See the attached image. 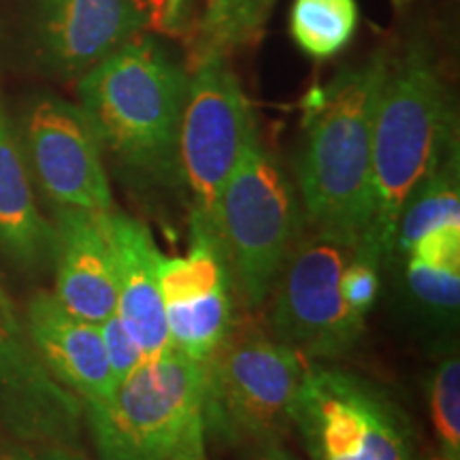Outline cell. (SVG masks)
Masks as SVG:
<instances>
[{"instance_id":"1","label":"cell","mask_w":460,"mask_h":460,"mask_svg":"<svg viewBox=\"0 0 460 460\" xmlns=\"http://www.w3.org/2000/svg\"><path fill=\"white\" fill-rule=\"evenodd\" d=\"M190 73L154 37H135L79 79L102 158L137 192L181 190L180 126Z\"/></svg>"},{"instance_id":"2","label":"cell","mask_w":460,"mask_h":460,"mask_svg":"<svg viewBox=\"0 0 460 460\" xmlns=\"http://www.w3.org/2000/svg\"><path fill=\"white\" fill-rule=\"evenodd\" d=\"M458 147L452 94L435 54L411 43L388 58L373 122L371 205L354 254L379 269L394 258V233L410 194Z\"/></svg>"},{"instance_id":"3","label":"cell","mask_w":460,"mask_h":460,"mask_svg":"<svg viewBox=\"0 0 460 460\" xmlns=\"http://www.w3.org/2000/svg\"><path fill=\"white\" fill-rule=\"evenodd\" d=\"M386 51L339 71L305 99L296 192L309 228L358 245L369 217L373 122L388 68Z\"/></svg>"},{"instance_id":"4","label":"cell","mask_w":460,"mask_h":460,"mask_svg":"<svg viewBox=\"0 0 460 460\" xmlns=\"http://www.w3.org/2000/svg\"><path fill=\"white\" fill-rule=\"evenodd\" d=\"M205 362L175 349L146 360L111 396L85 402L101 460H207Z\"/></svg>"},{"instance_id":"5","label":"cell","mask_w":460,"mask_h":460,"mask_svg":"<svg viewBox=\"0 0 460 460\" xmlns=\"http://www.w3.org/2000/svg\"><path fill=\"white\" fill-rule=\"evenodd\" d=\"M309 360L252 318H237L205 362V439L230 447L284 441Z\"/></svg>"},{"instance_id":"6","label":"cell","mask_w":460,"mask_h":460,"mask_svg":"<svg viewBox=\"0 0 460 460\" xmlns=\"http://www.w3.org/2000/svg\"><path fill=\"white\" fill-rule=\"evenodd\" d=\"M305 226L295 181L256 135L230 172L216 211V234L245 312L256 314L267 303Z\"/></svg>"},{"instance_id":"7","label":"cell","mask_w":460,"mask_h":460,"mask_svg":"<svg viewBox=\"0 0 460 460\" xmlns=\"http://www.w3.org/2000/svg\"><path fill=\"white\" fill-rule=\"evenodd\" d=\"M295 429L309 460H418L402 407L379 384L332 362L309 360Z\"/></svg>"},{"instance_id":"8","label":"cell","mask_w":460,"mask_h":460,"mask_svg":"<svg viewBox=\"0 0 460 460\" xmlns=\"http://www.w3.org/2000/svg\"><path fill=\"white\" fill-rule=\"evenodd\" d=\"M352 256L348 239L305 226L267 298V331L279 343L314 362H339L358 345L367 318L341 296V273Z\"/></svg>"},{"instance_id":"9","label":"cell","mask_w":460,"mask_h":460,"mask_svg":"<svg viewBox=\"0 0 460 460\" xmlns=\"http://www.w3.org/2000/svg\"><path fill=\"white\" fill-rule=\"evenodd\" d=\"M256 135L250 102L226 56L194 60L180 126V180L192 220L216 230L222 190Z\"/></svg>"},{"instance_id":"10","label":"cell","mask_w":460,"mask_h":460,"mask_svg":"<svg viewBox=\"0 0 460 460\" xmlns=\"http://www.w3.org/2000/svg\"><path fill=\"white\" fill-rule=\"evenodd\" d=\"M164 320L171 348L207 362L237 322V290L216 230L190 217L186 254L160 264Z\"/></svg>"},{"instance_id":"11","label":"cell","mask_w":460,"mask_h":460,"mask_svg":"<svg viewBox=\"0 0 460 460\" xmlns=\"http://www.w3.org/2000/svg\"><path fill=\"white\" fill-rule=\"evenodd\" d=\"M24 160L56 207L109 214L113 194L105 158L82 107L39 99L24 119Z\"/></svg>"},{"instance_id":"12","label":"cell","mask_w":460,"mask_h":460,"mask_svg":"<svg viewBox=\"0 0 460 460\" xmlns=\"http://www.w3.org/2000/svg\"><path fill=\"white\" fill-rule=\"evenodd\" d=\"M84 401L48 369L13 303L0 301V430L32 446H71Z\"/></svg>"},{"instance_id":"13","label":"cell","mask_w":460,"mask_h":460,"mask_svg":"<svg viewBox=\"0 0 460 460\" xmlns=\"http://www.w3.org/2000/svg\"><path fill=\"white\" fill-rule=\"evenodd\" d=\"M149 24L147 0H39L34 31L45 65L84 75Z\"/></svg>"},{"instance_id":"14","label":"cell","mask_w":460,"mask_h":460,"mask_svg":"<svg viewBox=\"0 0 460 460\" xmlns=\"http://www.w3.org/2000/svg\"><path fill=\"white\" fill-rule=\"evenodd\" d=\"M115 211V209H113ZM109 214L56 207V290L68 312L101 324L115 314V254Z\"/></svg>"},{"instance_id":"15","label":"cell","mask_w":460,"mask_h":460,"mask_svg":"<svg viewBox=\"0 0 460 460\" xmlns=\"http://www.w3.org/2000/svg\"><path fill=\"white\" fill-rule=\"evenodd\" d=\"M115 254V314L141 348L146 360L171 352L164 320L160 264L164 254L146 222L113 211L109 217Z\"/></svg>"},{"instance_id":"16","label":"cell","mask_w":460,"mask_h":460,"mask_svg":"<svg viewBox=\"0 0 460 460\" xmlns=\"http://www.w3.org/2000/svg\"><path fill=\"white\" fill-rule=\"evenodd\" d=\"M24 326L48 369L85 402L113 394L101 326L62 307L51 292H37L26 309Z\"/></svg>"},{"instance_id":"17","label":"cell","mask_w":460,"mask_h":460,"mask_svg":"<svg viewBox=\"0 0 460 460\" xmlns=\"http://www.w3.org/2000/svg\"><path fill=\"white\" fill-rule=\"evenodd\" d=\"M56 228L39 211L22 146L0 101V252L24 271L54 262Z\"/></svg>"},{"instance_id":"18","label":"cell","mask_w":460,"mask_h":460,"mask_svg":"<svg viewBox=\"0 0 460 460\" xmlns=\"http://www.w3.org/2000/svg\"><path fill=\"white\" fill-rule=\"evenodd\" d=\"M405 284L418 303L452 315L460 303V224L422 234L405 252Z\"/></svg>"},{"instance_id":"19","label":"cell","mask_w":460,"mask_h":460,"mask_svg":"<svg viewBox=\"0 0 460 460\" xmlns=\"http://www.w3.org/2000/svg\"><path fill=\"white\" fill-rule=\"evenodd\" d=\"M460 224L458 147L410 194L402 205L394 233V256L405 254L411 243L430 230Z\"/></svg>"},{"instance_id":"20","label":"cell","mask_w":460,"mask_h":460,"mask_svg":"<svg viewBox=\"0 0 460 460\" xmlns=\"http://www.w3.org/2000/svg\"><path fill=\"white\" fill-rule=\"evenodd\" d=\"M356 26V0H292L290 37L314 60H331L341 54L354 39Z\"/></svg>"},{"instance_id":"21","label":"cell","mask_w":460,"mask_h":460,"mask_svg":"<svg viewBox=\"0 0 460 460\" xmlns=\"http://www.w3.org/2000/svg\"><path fill=\"white\" fill-rule=\"evenodd\" d=\"M275 0H214L199 26L194 60L207 54L228 56L261 34Z\"/></svg>"},{"instance_id":"22","label":"cell","mask_w":460,"mask_h":460,"mask_svg":"<svg viewBox=\"0 0 460 460\" xmlns=\"http://www.w3.org/2000/svg\"><path fill=\"white\" fill-rule=\"evenodd\" d=\"M429 410L439 452L460 458V362L450 356L429 379Z\"/></svg>"},{"instance_id":"23","label":"cell","mask_w":460,"mask_h":460,"mask_svg":"<svg viewBox=\"0 0 460 460\" xmlns=\"http://www.w3.org/2000/svg\"><path fill=\"white\" fill-rule=\"evenodd\" d=\"M379 273L382 269L376 262L356 254L345 264L341 273V296L345 305L360 318H367L377 301L379 288H382Z\"/></svg>"},{"instance_id":"24","label":"cell","mask_w":460,"mask_h":460,"mask_svg":"<svg viewBox=\"0 0 460 460\" xmlns=\"http://www.w3.org/2000/svg\"><path fill=\"white\" fill-rule=\"evenodd\" d=\"M99 326L102 343H105L109 367H111L115 379V388H118L119 382H124L126 377L132 376L146 362V356H143L141 348L132 339L130 332L126 331V326L122 324L118 314H111Z\"/></svg>"},{"instance_id":"25","label":"cell","mask_w":460,"mask_h":460,"mask_svg":"<svg viewBox=\"0 0 460 460\" xmlns=\"http://www.w3.org/2000/svg\"><path fill=\"white\" fill-rule=\"evenodd\" d=\"M241 460H296L284 441H262V444L241 447Z\"/></svg>"},{"instance_id":"26","label":"cell","mask_w":460,"mask_h":460,"mask_svg":"<svg viewBox=\"0 0 460 460\" xmlns=\"http://www.w3.org/2000/svg\"><path fill=\"white\" fill-rule=\"evenodd\" d=\"M147 4L149 9H152L154 22H156L158 26L169 28L180 22L183 0H147Z\"/></svg>"},{"instance_id":"27","label":"cell","mask_w":460,"mask_h":460,"mask_svg":"<svg viewBox=\"0 0 460 460\" xmlns=\"http://www.w3.org/2000/svg\"><path fill=\"white\" fill-rule=\"evenodd\" d=\"M9 460H88L82 454L68 450L66 446H49L41 452H31V454H20Z\"/></svg>"},{"instance_id":"28","label":"cell","mask_w":460,"mask_h":460,"mask_svg":"<svg viewBox=\"0 0 460 460\" xmlns=\"http://www.w3.org/2000/svg\"><path fill=\"white\" fill-rule=\"evenodd\" d=\"M429 460H460V458H454V456H447V454H444V452H437L433 458H429Z\"/></svg>"},{"instance_id":"29","label":"cell","mask_w":460,"mask_h":460,"mask_svg":"<svg viewBox=\"0 0 460 460\" xmlns=\"http://www.w3.org/2000/svg\"><path fill=\"white\" fill-rule=\"evenodd\" d=\"M0 301H11V298L7 296V292H4L3 288H0Z\"/></svg>"},{"instance_id":"30","label":"cell","mask_w":460,"mask_h":460,"mask_svg":"<svg viewBox=\"0 0 460 460\" xmlns=\"http://www.w3.org/2000/svg\"><path fill=\"white\" fill-rule=\"evenodd\" d=\"M211 3H214V0H211Z\"/></svg>"}]
</instances>
